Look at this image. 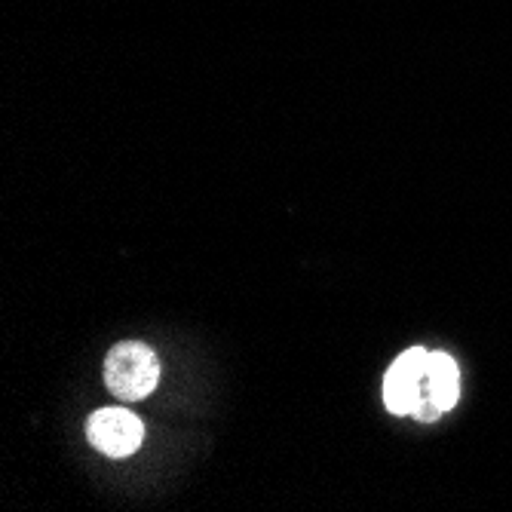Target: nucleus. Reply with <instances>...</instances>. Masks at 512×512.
I'll return each instance as SVG.
<instances>
[{
	"label": "nucleus",
	"instance_id": "f257e3e1",
	"mask_svg": "<svg viewBox=\"0 0 512 512\" xmlns=\"http://www.w3.org/2000/svg\"><path fill=\"white\" fill-rule=\"evenodd\" d=\"M160 384V359L142 341H120L105 356V387L120 402H142Z\"/></svg>",
	"mask_w": 512,
	"mask_h": 512
},
{
	"label": "nucleus",
	"instance_id": "f03ea898",
	"mask_svg": "<svg viewBox=\"0 0 512 512\" xmlns=\"http://www.w3.org/2000/svg\"><path fill=\"white\" fill-rule=\"evenodd\" d=\"M86 439L105 457H132L145 442V424L129 408H99L86 421Z\"/></svg>",
	"mask_w": 512,
	"mask_h": 512
},
{
	"label": "nucleus",
	"instance_id": "7ed1b4c3",
	"mask_svg": "<svg viewBox=\"0 0 512 512\" xmlns=\"http://www.w3.org/2000/svg\"><path fill=\"white\" fill-rule=\"evenodd\" d=\"M460 396V368L448 353H430L427 359V371H424V384H421V396H417V405L411 411L414 421L421 424H433L445 411H451L457 405Z\"/></svg>",
	"mask_w": 512,
	"mask_h": 512
},
{
	"label": "nucleus",
	"instance_id": "20e7f679",
	"mask_svg": "<svg viewBox=\"0 0 512 512\" xmlns=\"http://www.w3.org/2000/svg\"><path fill=\"white\" fill-rule=\"evenodd\" d=\"M427 359L430 350L424 347H411L405 353H399V359L387 368L384 378V405L390 414H411L417 405V396H421V384H424V371H427Z\"/></svg>",
	"mask_w": 512,
	"mask_h": 512
}]
</instances>
